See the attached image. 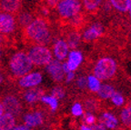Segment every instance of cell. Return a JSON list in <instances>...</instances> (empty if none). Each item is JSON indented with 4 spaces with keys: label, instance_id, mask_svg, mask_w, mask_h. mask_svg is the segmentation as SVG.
I'll use <instances>...</instances> for the list:
<instances>
[{
    "label": "cell",
    "instance_id": "obj_36",
    "mask_svg": "<svg viewBox=\"0 0 131 130\" xmlns=\"http://www.w3.org/2000/svg\"><path fill=\"white\" fill-rule=\"evenodd\" d=\"M3 82V77H2V75L0 74V85H1V83Z\"/></svg>",
    "mask_w": 131,
    "mask_h": 130
},
{
    "label": "cell",
    "instance_id": "obj_24",
    "mask_svg": "<svg viewBox=\"0 0 131 130\" xmlns=\"http://www.w3.org/2000/svg\"><path fill=\"white\" fill-rule=\"evenodd\" d=\"M19 22L24 27H27L33 22V17L29 13H23L19 17Z\"/></svg>",
    "mask_w": 131,
    "mask_h": 130
},
{
    "label": "cell",
    "instance_id": "obj_21",
    "mask_svg": "<svg viewBox=\"0 0 131 130\" xmlns=\"http://www.w3.org/2000/svg\"><path fill=\"white\" fill-rule=\"evenodd\" d=\"M121 120L125 126L131 127V106H127L121 112Z\"/></svg>",
    "mask_w": 131,
    "mask_h": 130
},
{
    "label": "cell",
    "instance_id": "obj_3",
    "mask_svg": "<svg viewBox=\"0 0 131 130\" xmlns=\"http://www.w3.org/2000/svg\"><path fill=\"white\" fill-rule=\"evenodd\" d=\"M116 70H117L116 62L112 58L105 57L96 63L94 68V74L98 80H106L111 78L115 75Z\"/></svg>",
    "mask_w": 131,
    "mask_h": 130
},
{
    "label": "cell",
    "instance_id": "obj_25",
    "mask_svg": "<svg viewBox=\"0 0 131 130\" xmlns=\"http://www.w3.org/2000/svg\"><path fill=\"white\" fill-rule=\"evenodd\" d=\"M111 100H112L113 103L117 106H122L123 104H124V98H123V96L121 94L117 93V92H115V93L113 94V96H111Z\"/></svg>",
    "mask_w": 131,
    "mask_h": 130
},
{
    "label": "cell",
    "instance_id": "obj_33",
    "mask_svg": "<svg viewBox=\"0 0 131 130\" xmlns=\"http://www.w3.org/2000/svg\"><path fill=\"white\" fill-rule=\"evenodd\" d=\"M12 130H30V129H29V127L27 126H18L14 127Z\"/></svg>",
    "mask_w": 131,
    "mask_h": 130
},
{
    "label": "cell",
    "instance_id": "obj_6",
    "mask_svg": "<svg viewBox=\"0 0 131 130\" xmlns=\"http://www.w3.org/2000/svg\"><path fill=\"white\" fill-rule=\"evenodd\" d=\"M3 108L6 110V113L14 116H18L20 114L22 107L18 99L14 96H7L3 100Z\"/></svg>",
    "mask_w": 131,
    "mask_h": 130
},
{
    "label": "cell",
    "instance_id": "obj_8",
    "mask_svg": "<svg viewBox=\"0 0 131 130\" xmlns=\"http://www.w3.org/2000/svg\"><path fill=\"white\" fill-rule=\"evenodd\" d=\"M15 28V19L10 14L2 13L0 14V33L8 34Z\"/></svg>",
    "mask_w": 131,
    "mask_h": 130
},
{
    "label": "cell",
    "instance_id": "obj_15",
    "mask_svg": "<svg viewBox=\"0 0 131 130\" xmlns=\"http://www.w3.org/2000/svg\"><path fill=\"white\" fill-rule=\"evenodd\" d=\"M20 1H16V0H4L0 2V6L6 12L14 13L18 10V8L20 7Z\"/></svg>",
    "mask_w": 131,
    "mask_h": 130
},
{
    "label": "cell",
    "instance_id": "obj_37",
    "mask_svg": "<svg viewBox=\"0 0 131 130\" xmlns=\"http://www.w3.org/2000/svg\"><path fill=\"white\" fill-rule=\"evenodd\" d=\"M0 45H1V40H0ZM0 56H1V50H0Z\"/></svg>",
    "mask_w": 131,
    "mask_h": 130
},
{
    "label": "cell",
    "instance_id": "obj_20",
    "mask_svg": "<svg viewBox=\"0 0 131 130\" xmlns=\"http://www.w3.org/2000/svg\"><path fill=\"white\" fill-rule=\"evenodd\" d=\"M86 85L88 86L91 91L93 92H97L100 88V81L96 78L95 75H89L88 77V80H86Z\"/></svg>",
    "mask_w": 131,
    "mask_h": 130
},
{
    "label": "cell",
    "instance_id": "obj_14",
    "mask_svg": "<svg viewBox=\"0 0 131 130\" xmlns=\"http://www.w3.org/2000/svg\"><path fill=\"white\" fill-rule=\"evenodd\" d=\"M44 96V92L41 89L38 88H36V89H31L28 90L27 93L25 94V100L27 102V103H36L38 100H41V98Z\"/></svg>",
    "mask_w": 131,
    "mask_h": 130
},
{
    "label": "cell",
    "instance_id": "obj_28",
    "mask_svg": "<svg viewBox=\"0 0 131 130\" xmlns=\"http://www.w3.org/2000/svg\"><path fill=\"white\" fill-rule=\"evenodd\" d=\"M72 114L74 115V116H81L82 114H83V108H82L81 105L78 103H76L75 105H74L73 106H72Z\"/></svg>",
    "mask_w": 131,
    "mask_h": 130
},
{
    "label": "cell",
    "instance_id": "obj_12",
    "mask_svg": "<svg viewBox=\"0 0 131 130\" xmlns=\"http://www.w3.org/2000/svg\"><path fill=\"white\" fill-rule=\"evenodd\" d=\"M26 126L28 127H34V126H37L43 123V117L41 116L40 113L38 112H35V113H30L25 116L24 117Z\"/></svg>",
    "mask_w": 131,
    "mask_h": 130
},
{
    "label": "cell",
    "instance_id": "obj_34",
    "mask_svg": "<svg viewBox=\"0 0 131 130\" xmlns=\"http://www.w3.org/2000/svg\"><path fill=\"white\" fill-rule=\"evenodd\" d=\"M4 115V108H3V105L2 103L0 102V117Z\"/></svg>",
    "mask_w": 131,
    "mask_h": 130
},
{
    "label": "cell",
    "instance_id": "obj_26",
    "mask_svg": "<svg viewBox=\"0 0 131 130\" xmlns=\"http://www.w3.org/2000/svg\"><path fill=\"white\" fill-rule=\"evenodd\" d=\"M99 3H100L99 0H86L84 4L88 10H94L98 6Z\"/></svg>",
    "mask_w": 131,
    "mask_h": 130
},
{
    "label": "cell",
    "instance_id": "obj_35",
    "mask_svg": "<svg viewBox=\"0 0 131 130\" xmlns=\"http://www.w3.org/2000/svg\"><path fill=\"white\" fill-rule=\"evenodd\" d=\"M80 130H90V126H85V125H82L80 126Z\"/></svg>",
    "mask_w": 131,
    "mask_h": 130
},
{
    "label": "cell",
    "instance_id": "obj_18",
    "mask_svg": "<svg viewBox=\"0 0 131 130\" xmlns=\"http://www.w3.org/2000/svg\"><path fill=\"white\" fill-rule=\"evenodd\" d=\"M97 93H98V96H100L101 98L107 99V98H111V96H113V94L115 93V90L110 85L104 84V85H100V88L97 91Z\"/></svg>",
    "mask_w": 131,
    "mask_h": 130
},
{
    "label": "cell",
    "instance_id": "obj_7",
    "mask_svg": "<svg viewBox=\"0 0 131 130\" xmlns=\"http://www.w3.org/2000/svg\"><path fill=\"white\" fill-rule=\"evenodd\" d=\"M47 70L54 81L60 82L63 80L65 72L63 70V67H62L61 63L58 60H52L47 65Z\"/></svg>",
    "mask_w": 131,
    "mask_h": 130
},
{
    "label": "cell",
    "instance_id": "obj_4",
    "mask_svg": "<svg viewBox=\"0 0 131 130\" xmlns=\"http://www.w3.org/2000/svg\"><path fill=\"white\" fill-rule=\"evenodd\" d=\"M28 57L32 64L36 66H47L52 61V54L47 47L36 46L30 49Z\"/></svg>",
    "mask_w": 131,
    "mask_h": 130
},
{
    "label": "cell",
    "instance_id": "obj_2",
    "mask_svg": "<svg viewBox=\"0 0 131 130\" xmlns=\"http://www.w3.org/2000/svg\"><path fill=\"white\" fill-rule=\"evenodd\" d=\"M10 69L16 77H25L29 73L32 68L33 64L31 63L28 56L23 52L15 54L10 59Z\"/></svg>",
    "mask_w": 131,
    "mask_h": 130
},
{
    "label": "cell",
    "instance_id": "obj_29",
    "mask_svg": "<svg viewBox=\"0 0 131 130\" xmlns=\"http://www.w3.org/2000/svg\"><path fill=\"white\" fill-rule=\"evenodd\" d=\"M84 120H85V123H86V124L93 125L95 123V121H96V117L91 114H86L84 117Z\"/></svg>",
    "mask_w": 131,
    "mask_h": 130
},
{
    "label": "cell",
    "instance_id": "obj_19",
    "mask_svg": "<svg viewBox=\"0 0 131 130\" xmlns=\"http://www.w3.org/2000/svg\"><path fill=\"white\" fill-rule=\"evenodd\" d=\"M111 4L117 10L121 11V12H126V11L129 10L130 0H112Z\"/></svg>",
    "mask_w": 131,
    "mask_h": 130
},
{
    "label": "cell",
    "instance_id": "obj_16",
    "mask_svg": "<svg viewBox=\"0 0 131 130\" xmlns=\"http://www.w3.org/2000/svg\"><path fill=\"white\" fill-rule=\"evenodd\" d=\"M100 121L101 125H103L105 127L110 128V129H114L117 125V119L110 113H104L101 116Z\"/></svg>",
    "mask_w": 131,
    "mask_h": 130
},
{
    "label": "cell",
    "instance_id": "obj_11",
    "mask_svg": "<svg viewBox=\"0 0 131 130\" xmlns=\"http://www.w3.org/2000/svg\"><path fill=\"white\" fill-rule=\"evenodd\" d=\"M68 47L67 42L64 40H58L54 46V53L58 60H63L68 55Z\"/></svg>",
    "mask_w": 131,
    "mask_h": 130
},
{
    "label": "cell",
    "instance_id": "obj_31",
    "mask_svg": "<svg viewBox=\"0 0 131 130\" xmlns=\"http://www.w3.org/2000/svg\"><path fill=\"white\" fill-rule=\"evenodd\" d=\"M90 130H106L103 125L98 124V125H93L92 126H90Z\"/></svg>",
    "mask_w": 131,
    "mask_h": 130
},
{
    "label": "cell",
    "instance_id": "obj_23",
    "mask_svg": "<svg viewBox=\"0 0 131 130\" xmlns=\"http://www.w3.org/2000/svg\"><path fill=\"white\" fill-rule=\"evenodd\" d=\"M41 100H42V102H44L45 104H47V105H49V106H50V108H51L52 110H56L57 107V106H58V103H57V100L55 98H53V96H44L43 98H41Z\"/></svg>",
    "mask_w": 131,
    "mask_h": 130
},
{
    "label": "cell",
    "instance_id": "obj_27",
    "mask_svg": "<svg viewBox=\"0 0 131 130\" xmlns=\"http://www.w3.org/2000/svg\"><path fill=\"white\" fill-rule=\"evenodd\" d=\"M65 96V91L62 89L61 88H55L53 90H52V96L55 98L56 99H58V98H62Z\"/></svg>",
    "mask_w": 131,
    "mask_h": 130
},
{
    "label": "cell",
    "instance_id": "obj_5",
    "mask_svg": "<svg viewBox=\"0 0 131 130\" xmlns=\"http://www.w3.org/2000/svg\"><path fill=\"white\" fill-rule=\"evenodd\" d=\"M58 12L63 17H72L78 15L80 10V2L77 0H63L57 5Z\"/></svg>",
    "mask_w": 131,
    "mask_h": 130
},
{
    "label": "cell",
    "instance_id": "obj_17",
    "mask_svg": "<svg viewBox=\"0 0 131 130\" xmlns=\"http://www.w3.org/2000/svg\"><path fill=\"white\" fill-rule=\"evenodd\" d=\"M102 34V27L100 26L95 25L92 27H90L89 29L85 32L84 34V39L86 41H91L93 39H96Z\"/></svg>",
    "mask_w": 131,
    "mask_h": 130
},
{
    "label": "cell",
    "instance_id": "obj_13",
    "mask_svg": "<svg viewBox=\"0 0 131 130\" xmlns=\"http://www.w3.org/2000/svg\"><path fill=\"white\" fill-rule=\"evenodd\" d=\"M16 125V119L12 115L5 113L0 117V130H12Z\"/></svg>",
    "mask_w": 131,
    "mask_h": 130
},
{
    "label": "cell",
    "instance_id": "obj_9",
    "mask_svg": "<svg viewBox=\"0 0 131 130\" xmlns=\"http://www.w3.org/2000/svg\"><path fill=\"white\" fill-rule=\"evenodd\" d=\"M42 82V75L38 72L27 74L19 80V85L22 88H32Z\"/></svg>",
    "mask_w": 131,
    "mask_h": 130
},
{
    "label": "cell",
    "instance_id": "obj_32",
    "mask_svg": "<svg viewBox=\"0 0 131 130\" xmlns=\"http://www.w3.org/2000/svg\"><path fill=\"white\" fill-rule=\"evenodd\" d=\"M74 77H75V73L74 72H68V73H67V82H70L71 80H73Z\"/></svg>",
    "mask_w": 131,
    "mask_h": 130
},
{
    "label": "cell",
    "instance_id": "obj_38",
    "mask_svg": "<svg viewBox=\"0 0 131 130\" xmlns=\"http://www.w3.org/2000/svg\"><path fill=\"white\" fill-rule=\"evenodd\" d=\"M130 16H131V12H130Z\"/></svg>",
    "mask_w": 131,
    "mask_h": 130
},
{
    "label": "cell",
    "instance_id": "obj_22",
    "mask_svg": "<svg viewBox=\"0 0 131 130\" xmlns=\"http://www.w3.org/2000/svg\"><path fill=\"white\" fill-rule=\"evenodd\" d=\"M80 40V37L78 34L76 33H73V34H70L68 37V47H71V48H75V47H78V43Z\"/></svg>",
    "mask_w": 131,
    "mask_h": 130
},
{
    "label": "cell",
    "instance_id": "obj_30",
    "mask_svg": "<svg viewBox=\"0 0 131 130\" xmlns=\"http://www.w3.org/2000/svg\"><path fill=\"white\" fill-rule=\"evenodd\" d=\"M78 85L80 88H84L86 85V79L85 77H80L78 80Z\"/></svg>",
    "mask_w": 131,
    "mask_h": 130
},
{
    "label": "cell",
    "instance_id": "obj_1",
    "mask_svg": "<svg viewBox=\"0 0 131 130\" xmlns=\"http://www.w3.org/2000/svg\"><path fill=\"white\" fill-rule=\"evenodd\" d=\"M25 36L27 40L36 43L40 47H43L50 40V33L48 27L45 21L40 18L33 20V22L26 27Z\"/></svg>",
    "mask_w": 131,
    "mask_h": 130
},
{
    "label": "cell",
    "instance_id": "obj_10",
    "mask_svg": "<svg viewBox=\"0 0 131 130\" xmlns=\"http://www.w3.org/2000/svg\"><path fill=\"white\" fill-rule=\"evenodd\" d=\"M82 60H83V57L82 54L78 51H72L69 53L68 56V61L67 62V67L68 68L69 72H74L78 66L81 64Z\"/></svg>",
    "mask_w": 131,
    "mask_h": 130
}]
</instances>
